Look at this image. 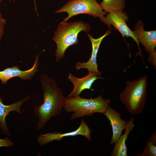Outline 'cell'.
<instances>
[{"label":"cell","instance_id":"cell-1","mask_svg":"<svg viewBox=\"0 0 156 156\" xmlns=\"http://www.w3.org/2000/svg\"><path fill=\"white\" fill-rule=\"evenodd\" d=\"M40 80L43 91L44 102L35 106L34 109L35 116L39 119L36 127L39 130L42 129L52 117L60 114L66 99L53 79L43 74Z\"/></svg>","mask_w":156,"mask_h":156},{"label":"cell","instance_id":"cell-2","mask_svg":"<svg viewBox=\"0 0 156 156\" xmlns=\"http://www.w3.org/2000/svg\"><path fill=\"white\" fill-rule=\"evenodd\" d=\"M90 29L88 24L82 21L60 23L52 38L57 45L55 53L56 61L64 57L65 51L69 47L78 43L77 36L80 32L88 33Z\"/></svg>","mask_w":156,"mask_h":156},{"label":"cell","instance_id":"cell-3","mask_svg":"<svg viewBox=\"0 0 156 156\" xmlns=\"http://www.w3.org/2000/svg\"><path fill=\"white\" fill-rule=\"evenodd\" d=\"M110 102L109 99L102 97V94L93 99L84 98L79 95L66 98L63 107L67 113L73 112L70 118L71 120H74L86 116H91L95 113L104 114Z\"/></svg>","mask_w":156,"mask_h":156},{"label":"cell","instance_id":"cell-4","mask_svg":"<svg viewBox=\"0 0 156 156\" xmlns=\"http://www.w3.org/2000/svg\"><path fill=\"white\" fill-rule=\"evenodd\" d=\"M147 77L145 75L132 81H127L125 89L121 92L119 99L131 115L141 114L147 98Z\"/></svg>","mask_w":156,"mask_h":156},{"label":"cell","instance_id":"cell-5","mask_svg":"<svg viewBox=\"0 0 156 156\" xmlns=\"http://www.w3.org/2000/svg\"><path fill=\"white\" fill-rule=\"evenodd\" d=\"M97 0H71L66 2L55 13L66 12L68 16L63 21L67 22L70 18L79 14H85L94 17H99L101 20L106 15Z\"/></svg>","mask_w":156,"mask_h":156},{"label":"cell","instance_id":"cell-6","mask_svg":"<svg viewBox=\"0 0 156 156\" xmlns=\"http://www.w3.org/2000/svg\"><path fill=\"white\" fill-rule=\"evenodd\" d=\"M106 15L101 21L107 25L109 28H112L111 25L113 26L115 29L120 32L124 38L125 36L132 38L138 46L139 53L141 55L139 43L133 31L130 29L126 23V22L128 20V17L126 13L120 10H116L108 13Z\"/></svg>","mask_w":156,"mask_h":156},{"label":"cell","instance_id":"cell-7","mask_svg":"<svg viewBox=\"0 0 156 156\" xmlns=\"http://www.w3.org/2000/svg\"><path fill=\"white\" fill-rule=\"evenodd\" d=\"M92 132V130L90 129L85 121L82 119L81 121L79 127L76 130L64 133L61 132L55 131L53 133L41 134L38 137L37 142L40 146H42L54 140L61 141L64 137L77 135H82L91 141Z\"/></svg>","mask_w":156,"mask_h":156},{"label":"cell","instance_id":"cell-8","mask_svg":"<svg viewBox=\"0 0 156 156\" xmlns=\"http://www.w3.org/2000/svg\"><path fill=\"white\" fill-rule=\"evenodd\" d=\"M144 26V23L140 20H138L135 25L133 32L139 43H142L145 51L150 55H155L156 31H145Z\"/></svg>","mask_w":156,"mask_h":156},{"label":"cell","instance_id":"cell-9","mask_svg":"<svg viewBox=\"0 0 156 156\" xmlns=\"http://www.w3.org/2000/svg\"><path fill=\"white\" fill-rule=\"evenodd\" d=\"M39 56V54L37 55L33 66L27 70H22L16 65L0 71V80L1 83L5 84L10 79L15 77H19L22 80H24L31 79L38 70Z\"/></svg>","mask_w":156,"mask_h":156},{"label":"cell","instance_id":"cell-10","mask_svg":"<svg viewBox=\"0 0 156 156\" xmlns=\"http://www.w3.org/2000/svg\"><path fill=\"white\" fill-rule=\"evenodd\" d=\"M111 33V29H109L102 36L97 39L94 38L92 36L87 34V36L90 40L92 45V51L91 56L87 62L80 63L77 62L75 68L77 70L81 68L87 69L88 73L93 72L100 75L101 72L98 70L96 58L98 52L102 41L106 36Z\"/></svg>","mask_w":156,"mask_h":156},{"label":"cell","instance_id":"cell-11","mask_svg":"<svg viewBox=\"0 0 156 156\" xmlns=\"http://www.w3.org/2000/svg\"><path fill=\"white\" fill-rule=\"evenodd\" d=\"M110 122L112 131V135L109 144H115L122 134V132L126 129L128 121L121 118V114L109 105L104 114Z\"/></svg>","mask_w":156,"mask_h":156},{"label":"cell","instance_id":"cell-12","mask_svg":"<svg viewBox=\"0 0 156 156\" xmlns=\"http://www.w3.org/2000/svg\"><path fill=\"white\" fill-rule=\"evenodd\" d=\"M68 78L73 84L74 88L68 95L67 98L75 97L79 95L84 90L90 89L92 84L97 79L102 78L100 75L93 72L88 73L86 76L80 78L76 77L71 73H69Z\"/></svg>","mask_w":156,"mask_h":156},{"label":"cell","instance_id":"cell-13","mask_svg":"<svg viewBox=\"0 0 156 156\" xmlns=\"http://www.w3.org/2000/svg\"><path fill=\"white\" fill-rule=\"evenodd\" d=\"M30 96H28L10 105H5L3 103V100L0 96V128L2 134L7 135L9 136L11 135V133L6 123L5 118L10 112L15 111L21 114V105Z\"/></svg>","mask_w":156,"mask_h":156},{"label":"cell","instance_id":"cell-14","mask_svg":"<svg viewBox=\"0 0 156 156\" xmlns=\"http://www.w3.org/2000/svg\"><path fill=\"white\" fill-rule=\"evenodd\" d=\"M134 118L133 116L131 117L127 127L125 129V132L123 134H122L115 143V145L111 152V156H127V148L126 144V140L130 132L135 126Z\"/></svg>","mask_w":156,"mask_h":156},{"label":"cell","instance_id":"cell-15","mask_svg":"<svg viewBox=\"0 0 156 156\" xmlns=\"http://www.w3.org/2000/svg\"><path fill=\"white\" fill-rule=\"evenodd\" d=\"M106 13L120 10L123 12L125 7V0H103L100 4Z\"/></svg>","mask_w":156,"mask_h":156},{"label":"cell","instance_id":"cell-16","mask_svg":"<svg viewBox=\"0 0 156 156\" xmlns=\"http://www.w3.org/2000/svg\"><path fill=\"white\" fill-rule=\"evenodd\" d=\"M156 133L154 131L151 134L147 141L145 149L141 154H138V156H156Z\"/></svg>","mask_w":156,"mask_h":156},{"label":"cell","instance_id":"cell-17","mask_svg":"<svg viewBox=\"0 0 156 156\" xmlns=\"http://www.w3.org/2000/svg\"><path fill=\"white\" fill-rule=\"evenodd\" d=\"M13 145V143L7 137L4 139H0V147H11Z\"/></svg>","mask_w":156,"mask_h":156},{"label":"cell","instance_id":"cell-18","mask_svg":"<svg viewBox=\"0 0 156 156\" xmlns=\"http://www.w3.org/2000/svg\"><path fill=\"white\" fill-rule=\"evenodd\" d=\"M6 20L2 17L0 18V42L4 34L3 29Z\"/></svg>","mask_w":156,"mask_h":156},{"label":"cell","instance_id":"cell-19","mask_svg":"<svg viewBox=\"0 0 156 156\" xmlns=\"http://www.w3.org/2000/svg\"><path fill=\"white\" fill-rule=\"evenodd\" d=\"M34 5H35V10H36V12L37 14V10H36V0H34Z\"/></svg>","mask_w":156,"mask_h":156},{"label":"cell","instance_id":"cell-20","mask_svg":"<svg viewBox=\"0 0 156 156\" xmlns=\"http://www.w3.org/2000/svg\"><path fill=\"white\" fill-rule=\"evenodd\" d=\"M2 1V0H0V3H1ZM1 17V14L0 12V18Z\"/></svg>","mask_w":156,"mask_h":156}]
</instances>
